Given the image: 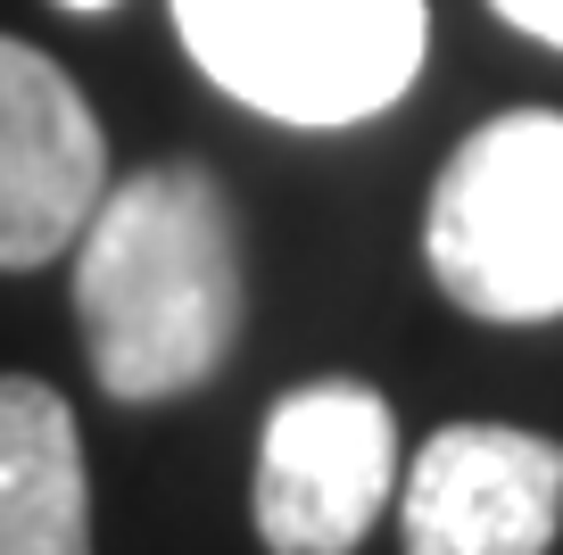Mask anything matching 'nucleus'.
Listing matches in <instances>:
<instances>
[{
  "label": "nucleus",
  "instance_id": "1",
  "mask_svg": "<svg viewBox=\"0 0 563 555\" xmlns=\"http://www.w3.org/2000/svg\"><path fill=\"white\" fill-rule=\"evenodd\" d=\"M75 315L108 399H183L241 340V232L216 174L175 157L108 183L75 232Z\"/></svg>",
  "mask_w": 563,
  "mask_h": 555
},
{
  "label": "nucleus",
  "instance_id": "2",
  "mask_svg": "<svg viewBox=\"0 0 563 555\" xmlns=\"http://www.w3.org/2000/svg\"><path fill=\"white\" fill-rule=\"evenodd\" d=\"M183 51L274 124L382 117L422 67V0H175Z\"/></svg>",
  "mask_w": 563,
  "mask_h": 555
},
{
  "label": "nucleus",
  "instance_id": "3",
  "mask_svg": "<svg viewBox=\"0 0 563 555\" xmlns=\"http://www.w3.org/2000/svg\"><path fill=\"white\" fill-rule=\"evenodd\" d=\"M431 282L481 324L563 315V117L514 108L464 133L422 208Z\"/></svg>",
  "mask_w": 563,
  "mask_h": 555
},
{
  "label": "nucleus",
  "instance_id": "4",
  "mask_svg": "<svg viewBox=\"0 0 563 555\" xmlns=\"http://www.w3.org/2000/svg\"><path fill=\"white\" fill-rule=\"evenodd\" d=\"M398 489V423L365 382H307L257 439V538L274 555H349Z\"/></svg>",
  "mask_w": 563,
  "mask_h": 555
},
{
  "label": "nucleus",
  "instance_id": "5",
  "mask_svg": "<svg viewBox=\"0 0 563 555\" xmlns=\"http://www.w3.org/2000/svg\"><path fill=\"white\" fill-rule=\"evenodd\" d=\"M108 192V133L58 58L0 34V274L75 249Z\"/></svg>",
  "mask_w": 563,
  "mask_h": 555
},
{
  "label": "nucleus",
  "instance_id": "6",
  "mask_svg": "<svg viewBox=\"0 0 563 555\" xmlns=\"http://www.w3.org/2000/svg\"><path fill=\"white\" fill-rule=\"evenodd\" d=\"M563 522V448L514 423H448L398 489L406 555H547Z\"/></svg>",
  "mask_w": 563,
  "mask_h": 555
},
{
  "label": "nucleus",
  "instance_id": "7",
  "mask_svg": "<svg viewBox=\"0 0 563 555\" xmlns=\"http://www.w3.org/2000/svg\"><path fill=\"white\" fill-rule=\"evenodd\" d=\"M0 555H91L84 439L34 373H0Z\"/></svg>",
  "mask_w": 563,
  "mask_h": 555
},
{
  "label": "nucleus",
  "instance_id": "8",
  "mask_svg": "<svg viewBox=\"0 0 563 555\" xmlns=\"http://www.w3.org/2000/svg\"><path fill=\"white\" fill-rule=\"evenodd\" d=\"M489 9L514 25V34H530V42H547V51H563V0H489Z\"/></svg>",
  "mask_w": 563,
  "mask_h": 555
},
{
  "label": "nucleus",
  "instance_id": "9",
  "mask_svg": "<svg viewBox=\"0 0 563 555\" xmlns=\"http://www.w3.org/2000/svg\"><path fill=\"white\" fill-rule=\"evenodd\" d=\"M58 9H84V18H100V9H117V0H58Z\"/></svg>",
  "mask_w": 563,
  "mask_h": 555
}]
</instances>
